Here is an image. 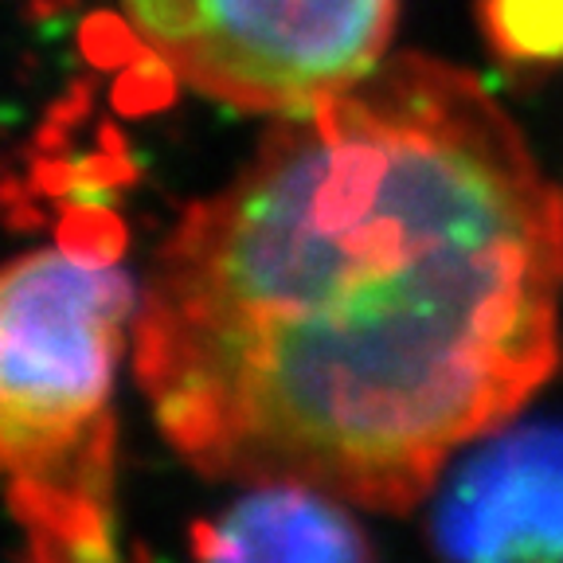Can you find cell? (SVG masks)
Wrapping results in <instances>:
<instances>
[{
	"instance_id": "2",
	"label": "cell",
	"mask_w": 563,
	"mask_h": 563,
	"mask_svg": "<svg viewBox=\"0 0 563 563\" xmlns=\"http://www.w3.org/2000/svg\"><path fill=\"white\" fill-rule=\"evenodd\" d=\"M141 290L122 231L27 246L0 278V457L24 563H122L118 368Z\"/></svg>"
},
{
	"instance_id": "6",
	"label": "cell",
	"mask_w": 563,
	"mask_h": 563,
	"mask_svg": "<svg viewBox=\"0 0 563 563\" xmlns=\"http://www.w3.org/2000/svg\"><path fill=\"white\" fill-rule=\"evenodd\" d=\"M485 44L512 67L563 63V0H477Z\"/></svg>"
},
{
	"instance_id": "1",
	"label": "cell",
	"mask_w": 563,
	"mask_h": 563,
	"mask_svg": "<svg viewBox=\"0 0 563 563\" xmlns=\"http://www.w3.org/2000/svg\"><path fill=\"white\" fill-rule=\"evenodd\" d=\"M563 356V192L470 70L391 55L278 118L157 246L133 376L220 485L407 512Z\"/></svg>"
},
{
	"instance_id": "5",
	"label": "cell",
	"mask_w": 563,
	"mask_h": 563,
	"mask_svg": "<svg viewBox=\"0 0 563 563\" xmlns=\"http://www.w3.org/2000/svg\"><path fill=\"white\" fill-rule=\"evenodd\" d=\"M192 563H376L356 505L313 485H243L188 528Z\"/></svg>"
},
{
	"instance_id": "7",
	"label": "cell",
	"mask_w": 563,
	"mask_h": 563,
	"mask_svg": "<svg viewBox=\"0 0 563 563\" xmlns=\"http://www.w3.org/2000/svg\"><path fill=\"white\" fill-rule=\"evenodd\" d=\"M122 563H150L145 555H133V560H122Z\"/></svg>"
},
{
	"instance_id": "3",
	"label": "cell",
	"mask_w": 563,
	"mask_h": 563,
	"mask_svg": "<svg viewBox=\"0 0 563 563\" xmlns=\"http://www.w3.org/2000/svg\"><path fill=\"white\" fill-rule=\"evenodd\" d=\"M122 16L200 98L294 118L349 95L391 59L399 0H122Z\"/></svg>"
},
{
	"instance_id": "4",
	"label": "cell",
	"mask_w": 563,
	"mask_h": 563,
	"mask_svg": "<svg viewBox=\"0 0 563 563\" xmlns=\"http://www.w3.org/2000/svg\"><path fill=\"white\" fill-rule=\"evenodd\" d=\"M442 563H563V427L505 422L431 493Z\"/></svg>"
}]
</instances>
